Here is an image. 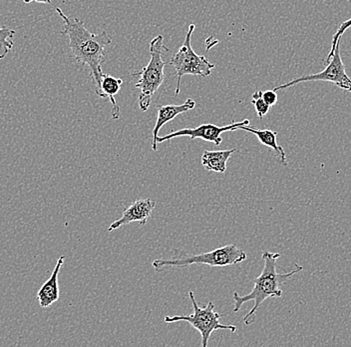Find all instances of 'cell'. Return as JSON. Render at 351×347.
Wrapping results in <instances>:
<instances>
[{
    "label": "cell",
    "mask_w": 351,
    "mask_h": 347,
    "mask_svg": "<svg viewBox=\"0 0 351 347\" xmlns=\"http://www.w3.org/2000/svg\"><path fill=\"white\" fill-rule=\"evenodd\" d=\"M263 100L267 102V104H269V107H273L274 105H276V103L278 102V96L276 94V90H265V91L263 92Z\"/></svg>",
    "instance_id": "18"
},
{
    "label": "cell",
    "mask_w": 351,
    "mask_h": 347,
    "mask_svg": "<svg viewBox=\"0 0 351 347\" xmlns=\"http://www.w3.org/2000/svg\"><path fill=\"white\" fill-rule=\"evenodd\" d=\"M195 24H191L186 32L184 45L179 48L177 54H175L171 58L169 65L174 68L176 74H177V89H176L175 96L180 93V87H181V79L184 76H197L202 78H207L212 74V70L215 68V65L210 63L205 56H199L193 49L191 45V39L194 34Z\"/></svg>",
    "instance_id": "6"
},
{
    "label": "cell",
    "mask_w": 351,
    "mask_h": 347,
    "mask_svg": "<svg viewBox=\"0 0 351 347\" xmlns=\"http://www.w3.org/2000/svg\"><path fill=\"white\" fill-rule=\"evenodd\" d=\"M165 50L171 52L164 45L163 35H158L150 43L151 59L146 67L139 71L134 72L133 76L139 78L135 85L140 89L139 107L142 111H147L153 101L154 94L163 85L165 80L164 68L166 63L163 60Z\"/></svg>",
    "instance_id": "4"
},
{
    "label": "cell",
    "mask_w": 351,
    "mask_h": 347,
    "mask_svg": "<svg viewBox=\"0 0 351 347\" xmlns=\"http://www.w3.org/2000/svg\"><path fill=\"white\" fill-rule=\"evenodd\" d=\"M189 298L192 302L194 313L190 315H174L166 316L164 322L166 324H176V322H189L195 329H197L202 336V346L207 347L208 339L214 331H229L232 333L237 331V326L234 325L221 324L219 320L223 315L215 311V304L212 302L208 303L207 306L199 307L197 305L195 294L193 291H189Z\"/></svg>",
    "instance_id": "5"
},
{
    "label": "cell",
    "mask_w": 351,
    "mask_h": 347,
    "mask_svg": "<svg viewBox=\"0 0 351 347\" xmlns=\"http://www.w3.org/2000/svg\"><path fill=\"white\" fill-rule=\"evenodd\" d=\"M240 129L256 135L261 144L273 149L276 157H278L280 164L287 166V153L282 146H278V140H276V136H278L276 131H269V129H258L256 127H251L250 125L241 126Z\"/></svg>",
    "instance_id": "13"
},
{
    "label": "cell",
    "mask_w": 351,
    "mask_h": 347,
    "mask_svg": "<svg viewBox=\"0 0 351 347\" xmlns=\"http://www.w3.org/2000/svg\"><path fill=\"white\" fill-rule=\"evenodd\" d=\"M247 258V254L243 249L237 247L236 245H229L217 248L213 251L196 254V256L156 259L152 262V267L157 272L188 269L191 265H205L210 267H226L243 262Z\"/></svg>",
    "instance_id": "3"
},
{
    "label": "cell",
    "mask_w": 351,
    "mask_h": 347,
    "mask_svg": "<svg viewBox=\"0 0 351 347\" xmlns=\"http://www.w3.org/2000/svg\"><path fill=\"white\" fill-rule=\"evenodd\" d=\"M351 27V17L350 19H348V21H344V23H342L340 24L339 30H337V32H335V35H333L332 37V41H331V48L330 52H329L328 56V61L329 59L331 58V57L333 56V54H335V46H337V41H339V38H341L342 35L344 34V32H346V30H348V28Z\"/></svg>",
    "instance_id": "17"
},
{
    "label": "cell",
    "mask_w": 351,
    "mask_h": 347,
    "mask_svg": "<svg viewBox=\"0 0 351 347\" xmlns=\"http://www.w3.org/2000/svg\"><path fill=\"white\" fill-rule=\"evenodd\" d=\"M237 151H238L237 148L217 151L205 150L202 157V164L208 171L225 173L227 170L228 160Z\"/></svg>",
    "instance_id": "14"
},
{
    "label": "cell",
    "mask_w": 351,
    "mask_h": 347,
    "mask_svg": "<svg viewBox=\"0 0 351 347\" xmlns=\"http://www.w3.org/2000/svg\"><path fill=\"white\" fill-rule=\"evenodd\" d=\"M195 107H196V101L192 98H188L183 104L159 105L158 107L157 120H156V124L153 129L152 149L154 151H157V138L159 136L158 133L162 126L174 120L179 114L192 111Z\"/></svg>",
    "instance_id": "10"
},
{
    "label": "cell",
    "mask_w": 351,
    "mask_h": 347,
    "mask_svg": "<svg viewBox=\"0 0 351 347\" xmlns=\"http://www.w3.org/2000/svg\"><path fill=\"white\" fill-rule=\"evenodd\" d=\"M16 32L6 26L0 27V59L5 58L13 47V36Z\"/></svg>",
    "instance_id": "15"
},
{
    "label": "cell",
    "mask_w": 351,
    "mask_h": 347,
    "mask_svg": "<svg viewBox=\"0 0 351 347\" xmlns=\"http://www.w3.org/2000/svg\"><path fill=\"white\" fill-rule=\"evenodd\" d=\"M250 125V120H245L241 122H232V124L226 125V126H218L213 124H204L196 127V128H183L180 131H173L169 135L164 136H158V144L167 142V140L173 139V138L180 137V136H189L191 139H202L205 142H212L215 146H221L223 142L221 133L227 131H234L240 129L241 126Z\"/></svg>",
    "instance_id": "8"
},
{
    "label": "cell",
    "mask_w": 351,
    "mask_h": 347,
    "mask_svg": "<svg viewBox=\"0 0 351 347\" xmlns=\"http://www.w3.org/2000/svg\"><path fill=\"white\" fill-rule=\"evenodd\" d=\"M280 254H271L269 251H263L262 258L265 267L262 274L254 280V287L252 291L247 295L241 296L238 292H234V313L240 311L243 303L254 302V304L251 311L247 313L243 318L245 325L254 324L256 322V311L260 309L262 303L269 298H280L282 296V291L280 285L284 284L285 281L291 276L304 270L302 265H295V269L291 272L285 273H278L276 272V262L280 258Z\"/></svg>",
    "instance_id": "2"
},
{
    "label": "cell",
    "mask_w": 351,
    "mask_h": 347,
    "mask_svg": "<svg viewBox=\"0 0 351 347\" xmlns=\"http://www.w3.org/2000/svg\"><path fill=\"white\" fill-rule=\"evenodd\" d=\"M56 12L63 19L64 30L61 32L69 39L71 56L80 65L89 67L90 76L95 81L96 90L100 89L102 82V65L106 60V47L111 45V36L106 32L95 34L85 27L84 21L75 17L67 16L61 8Z\"/></svg>",
    "instance_id": "1"
},
{
    "label": "cell",
    "mask_w": 351,
    "mask_h": 347,
    "mask_svg": "<svg viewBox=\"0 0 351 347\" xmlns=\"http://www.w3.org/2000/svg\"><path fill=\"white\" fill-rule=\"evenodd\" d=\"M342 38V37H341ZM341 38L337 41L335 46V52L333 56L328 61V65L319 74H308V76H300V78L293 79L289 82L276 87L274 90L287 89L289 87H293L298 83L306 82V81H326L339 87V89L351 92V78L346 74V67L342 63L341 54H340V43Z\"/></svg>",
    "instance_id": "7"
},
{
    "label": "cell",
    "mask_w": 351,
    "mask_h": 347,
    "mask_svg": "<svg viewBox=\"0 0 351 347\" xmlns=\"http://www.w3.org/2000/svg\"><path fill=\"white\" fill-rule=\"evenodd\" d=\"M32 1H36L38 2V3L50 4L52 0H23L24 3H30V2Z\"/></svg>",
    "instance_id": "19"
},
{
    "label": "cell",
    "mask_w": 351,
    "mask_h": 347,
    "mask_svg": "<svg viewBox=\"0 0 351 347\" xmlns=\"http://www.w3.org/2000/svg\"><path fill=\"white\" fill-rule=\"evenodd\" d=\"M64 260L65 256H62L58 258L49 280L44 283L37 293V300L43 309L51 306L53 303L59 300L58 276Z\"/></svg>",
    "instance_id": "11"
},
{
    "label": "cell",
    "mask_w": 351,
    "mask_h": 347,
    "mask_svg": "<svg viewBox=\"0 0 351 347\" xmlns=\"http://www.w3.org/2000/svg\"><path fill=\"white\" fill-rule=\"evenodd\" d=\"M155 208L156 202L152 199H137L130 206L125 208L122 216L110 225L108 232H113L132 223H139L141 226H144L152 215Z\"/></svg>",
    "instance_id": "9"
},
{
    "label": "cell",
    "mask_w": 351,
    "mask_h": 347,
    "mask_svg": "<svg viewBox=\"0 0 351 347\" xmlns=\"http://www.w3.org/2000/svg\"><path fill=\"white\" fill-rule=\"evenodd\" d=\"M252 103L254 105V109L261 120H263V116L267 115V112L271 109V107L263 100V91H256L252 94Z\"/></svg>",
    "instance_id": "16"
},
{
    "label": "cell",
    "mask_w": 351,
    "mask_h": 347,
    "mask_svg": "<svg viewBox=\"0 0 351 347\" xmlns=\"http://www.w3.org/2000/svg\"><path fill=\"white\" fill-rule=\"evenodd\" d=\"M123 80L121 78H113L109 74H104L101 82L100 89L96 90V93L101 98H109L112 103L111 115L114 120H119L120 109L115 100L116 94L119 93Z\"/></svg>",
    "instance_id": "12"
}]
</instances>
